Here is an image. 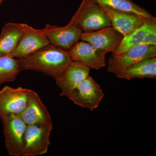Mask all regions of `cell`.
I'll list each match as a JSON object with an SVG mask.
<instances>
[{"mask_svg": "<svg viewBox=\"0 0 156 156\" xmlns=\"http://www.w3.org/2000/svg\"><path fill=\"white\" fill-rule=\"evenodd\" d=\"M117 78L134 79L156 78V57L144 59L115 75Z\"/></svg>", "mask_w": 156, "mask_h": 156, "instance_id": "e0dca14e", "label": "cell"}, {"mask_svg": "<svg viewBox=\"0 0 156 156\" xmlns=\"http://www.w3.org/2000/svg\"><path fill=\"white\" fill-rule=\"evenodd\" d=\"M22 70L18 58L5 56L0 58V85L16 80Z\"/></svg>", "mask_w": 156, "mask_h": 156, "instance_id": "ac0fdd59", "label": "cell"}, {"mask_svg": "<svg viewBox=\"0 0 156 156\" xmlns=\"http://www.w3.org/2000/svg\"><path fill=\"white\" fill-rule=\"evenodd\" d=\"M156 57V46L140 44L118 57L112 56L108 59V72L116 75L139 62Z\"/></svg>", "mask_w": 156, "mask_h": 156, "instance_id": "5b68a950", "label": "cell"}, {"mask_svg": "<svg viewBox=\"0 0 156 156\" xmlns=\"http://www.w3.org/2000/svg\"><path fill=\"white\" fill-rule=\"evenodd\" d=\"M7 151L11 156L22 155L23 138L27 125L19 115L0 117Z\"/></svg>", "mask_w": 156, "mask_h": 156, "instance_id": "277c9868", "label": "cell"}, {"mask_svg": "<svg viewBox=\"0 0 156 156\" xmlns=\"http://www.w3.org/2000/svg\"><path fill=\"white\" fill-rule=\"evenodd\" d=\"M43 30H38L24 23V31L17 47L9 55L16 58L30 55L50 44Z\"/></svg>", "mask_w": 156, "mask_h": 156, "instance_id": "9c48e42d", "label": "cell"}, {"mask_svg": "<svg viewBox=\"0 0 156 156\" xmlns=\"http://www.w3.org/2000/svg\"><path fill=\"white\" fill-rule=\"evenodd\" d=\"M69 23L85 33L112 26L107 14L95 0H83Z\"/></svg>", "mask_w": 156, "mask_h": 156, "instance_id": "7a4b0ae2", "label": "cell"}, {"mask_svg": "<svg viewBox=\"0 0 156 156\" xmlns=\"http://www.w3.org/2000/svg\"><path fill=\"white\" fill-rule=\"evenodd\" d=\"M101 5L108 6L120 11L132 12L142 16L147 19H154L152 16L145 9L136 5L131 0H95Z\"/></svg>", "mask_w": 156, "mask_h": 156, "instance_id": "d6986e66", "label": "cell"}, {"mask_svg": "<svg viewBox=\"0 0 156 156\" xmlns=\"http://www.w3.org/2000/svg\"><path fill=\"white\" fill-rule=\"evenodd\" d=\"M24 31V23H9L0 35V58L8 56L17 47Z\"/></svg>", "mask_w": 156, "mask_h": 156, "instance_id": "2e32d148", "label": "cell"}, {"mask_svg": "<svg viewBox=\"0 0 156 156\" xmlns=\"http://www.w3.org/2000/svg\"><path fill=\"white\" fill-rule=\"evenodd\" d=\"M68 51L72 61L80 62L90 69L98 70L106 66V53L85 41L77 42Z\"/></svg>", "mask_w": 156, "mask_h": 156, "instance_id": "8fae6325", "label": "cell"}, {"mask_svg": "<svg viewBox=\"0 0 156 156\" xmlns=\"http://www.w3.org/2000/svg\"><path fill=\"white\" fill-rule=\"evenodd\" d=\"M104 95L100 86L92 77L88 76L68 98L77 105L93 111L99 106Z\"/></svg>", "mask_w": 156, "mask_h": 156, "instance_id": "52a82bcc", "label": "cell"}, {"mask_svg": "<svg viewBox=\"0 0 156 156\" xmlns=\"http://www.w3.org/2000/svg\"><path fill=\"white\" fill-rule=\"evenodd\" d=\"M0 1H2V2L4 0H0Z\"/></svg>", "mask_w": 156, "mask_h": 156, "instance_id": "ffe728a7", "label": "cell"}, {"mask_svg": "<svg viewBox=\"0 0 156 156\" xmlns=\"http://www.w3.org/2000/svg\"><path fill=\"white\" fill-rule=\"evenodd\" d=\"M124 37L112 27H104L90 32H83L80 39L106 53H113Z\"/></svg>", "mask_w": 156, "mask_h": 156, "instance_id": "7c38bea8", "label": "cell"}, {"mask_svg": "<svg viewBox=\"0 0 156 156\" xmlns=\"http://www.w3.org/2000/svg\"><path fill=\"white\" fill-rule=\"evenodd\" d=\"M90 69L75 61H72L60 76L55 80L61 90L60 95L69 98L81 82L89 76Z\"/></svg>", "mask_w": 156, "mask_h": 156, "instance_id": "5bb4252c", "label": "cell"}, {"mask_svg": "<svg viewBox=\"0 0 156 156\" xmlns=\"http://www.w3.org/2000/svg\"><path fill=\"white\" fill-rule=\"evenodd\" d=\"M43 30L50 44L67 50L78 42L83 32L70 23L62 27L48 24Z\"/></svg>", "mask_w": 156, "mask_h": 156, "instance_id": "4fadbf2b", "label": "cell"}, {"mask_svg": "<svg viewBox=\"0 0 156 156\" xmlns=\"http://www.w3.org/2000/svg\"><path fill=\"white\" fill-rule=\"evenodd\" d=\"M156 46V18L148 19L144 24L128 36L124 37L112 56L118 57L140 44Z\"/></svg>", "mask_w": 156, "mask_h": 156, "instance_id": "ba28073f", "label": "cell"}, {"mask_svg": "<svg viewBox=\"0 0 156 156\" xmlns=\"http://www.w3.org/2000/svg\"><path fill=\"white\" fill-rule=\"evenodd\" d=\"M53 125L27 126L24 134L22 156H37L48 153Z\"/></svg>", "mask_w": 156, "mask_h": 156, "instance_id": "3957f363", "label": "cell"}, {"mask_svg": "<svg viewBox=\"0 0 156 156\" xmlns=\"http://www.w3.org/2000/svg\"><path fill=\"white\" fill-rule=\"evenodd\" d=\"M99 5L108 16L112 26L124 37L128 36L140 27L148 19L132 12L120 11L108 6Z\"/></svg>", "mask_w": 156, "mask_h": 156, "instance_id": "30bf717a", "label": "cell"}, {"mask_svg": "<svg viewBox=\"0 0 156 156\" xmlns=\"http://www.w3.org/2000/svg\"><path fill=\"white\" fill-rule=\"evenodd\" d=\"M18 59L22 71L38 72L54 80L61 75L72 61L68 50L50 44Z\"/></svg>", "mask_w": 156, "mask_h": 156, "instance_id": "6da1fadb", "label": "cell"}, {"mask_svg": "<svg viewBox=\"0 0 156 156\" xmlns=\"http://www.w3.org/2000/svg\"><path fill=\"white\" fill-rule=\"evenodd\" d=\"M33 90L6 86L0 90V117L20 115L25 109Z\"/></svg>", "mask_w": 156, "mask_h": 156, "instance_id": "8992f818", "label": "cell"}, {"mask_svg": "<svg viewBox=\"0 0 156 156\" xmlns=\"http://www.w3.org/2000/svg\"><path fill=\"white\" fill-rule=\"evenodd\" d=\"M27 126L53 125L47 107L36 92L33 90L25 109L19 115Z\"/></svg>", "mask_w": 156, "mask_h": 156, "instance_id": "9a60e30c", "label": "cell"}, {"mask_svg": "<svg viewBox=\"0 0 156 156\" xmlns=\"http://www.w3.org/2000/svg\"><path fill=\"white\" fill-rule=\"evenodd\" d=\"M1 3H2V2H0V4H1Z\"/></svg>", "mask_w": 156, "mask_h": 156, "instance_id": "44dd1931", "label": "cell"}]
</instances>
